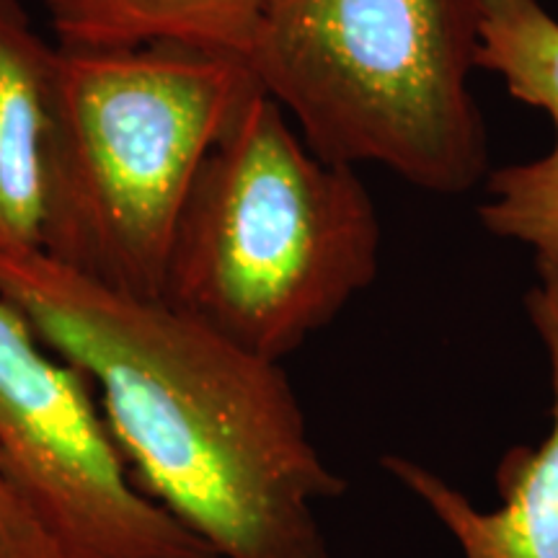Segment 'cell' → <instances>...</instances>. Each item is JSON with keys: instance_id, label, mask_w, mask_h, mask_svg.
Here are the masks:
<instances>
[{"instance_id": "7a4b0ae2", "label": "cell", "mask_w": 558, "mask_h": 558, "mask_svg": "<svg viewBox=\"0 0 558 558\" xmlns=\"http://www.w3.org/2000/svg\"><path fill=\"white\" fill-rule=\"evenodd\" d=\"M378 267V209L354 166L316 156L256 86L194 179L160 298L282 362L367 290Z\"/></svg>"}, {"instance_id": "9c48e42d", "label": "cell", "mask_w": 558, "mask_h": 558, "mask_svg": "<svg viewBox=\"0 0 558 558\" xmlns=\"http://www.w3.org/2000/svg\"><path fill=\"white\" fill-rule=\"evenodd\" d=\"M271 0H45L62 47L181 50L246 58Z\"/></svg>"}, {"instance_id": "8992f818", "label": "cell", "mask_w": 558, "mask_h": 558, "mask_svg": "<svg viewBox=\"0 0 558 558\" xmlns=\"http://www.w3.org/2000/svg\"><path fill=\"white\" fill-rule=\"evenodd\" d=\"M538 277L527 316L548 354L550 429L543 442L518 445L499 460V507L478 509L439 473L403 456L380 460L442 522L463 558H558V269H538Z\"/></svg>"}, {"instance_id": "30bf717a", "label": "cell", "mask_w": 558, "mask_h": 558, "mask_svg": "<svg viewBox=\"0 0 558 558\" xmlns=\"http://www.w3.org/2000/svg\"><path fill=\"white\" fill-rule=\"evenodd\" d=\"M0 558H62L52 535L0 460Z\"/></svg>"}, {"instance_id": "ba28073f", "label": "cell", "mask_w": 558, "mask_h": 558, "mask_svg": "<svg viewBox=\"0 0 558 558\" xmlns=\"http://www.w3.org/2000/svg\"><path fill=\"white\" fill-rule=\"evenodd\" d=\"M54 45L0 0V254L41 248Z\"/></svg>"}, {"instance_id": "277c9868", "label": "cell", "mask_w": 558, "mask_h": 558, "mask_svg": "<svg viewBox=\"0 0 558 558\" xmlns=\"http://www.w3.org/2000/svg\"><path fill=\"white\" fill-rule=\"evenodd\" d=\"M478 50L481 0H271L243 62L316 156L460 194L486 171Z\"/></svg>"}, {"instance_id": "3957f363", "label": "cell", "mask_w": 558, "mask_h": 558, "mask_svg": "<svg viewBox=\"0 0 558 558\" xmlns=\"http://www.w3.org/2000/svg\"><path fill=\"white\" fill-rule=\"evenodd\" d=\"M256 86L239 58L54 45L41 254L104 288L160 298L194 179Z\"/></svg>"}, {"instance_id": "6da1fadb", "label": "cell", "mask_w": 558, "mask_h": 558, "mask_svg": "<svg viewBox=\"0 0 558 558\" xmlns=\"http://www.w3.org/2000/svg\"><path fill=\"white\" fill-rule=\"evenodd\" d=\"M0 298L94 383L132 478L215 556L329 558L318 505L347 481L313 445L282 362L41 251L0 254Z\"/></svg>"}, {"instance_id": "52a82bcc", "label": "cell", "mask_w": 558, "mask_h": 558, "mask_svg": "<svg viewBox=\"0 0 558 558\" xmlns=\"http://www.w3.org/2000/svg\"><path fill=\"white\" fill-rule=\"evenodd\" d=\"M478 68L554 124L546 156L492 173L481 222L533 251L538 269H558V19L541 0H481Z\"/></svg>"}, {"instance_id": "5b68a950", "label": "cell", "mask_w": 558, "mask_h": 558, "mask_svg": "<svg viewBox=\"0 0 558 558\" xmlns=\"http://www.w3.org/2000/svg\"><path fill=\"white\" fill-rule=\"evenodd\" d=\"M0 460L62 558H218L137 486L94 383L5 298Z\"/></svg>"}]
</instances>
